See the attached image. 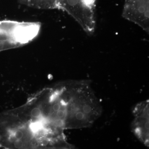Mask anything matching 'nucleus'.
I'll use <instances>...</instances> for the list:
<instances>
[{"label":"nucleus","instance_id":"nucleus-1","mask_svg":"<svg viewBox=\"0 0 149 149\" xmlns=\"http://www.w3.org/2000/svg\"><path fill=\"white\" fill-rule=\"evenodd\" d=\"M41 29L40 22L0 20V52L29 44L39 36Z\"/></svg>","mask_w":149,"mask_h":149},{"label":"nucleus","instance_id":"nucleus-2","mask_svg":"<svg viewBox=\"0 0 149 149\" xmlns=\"http://www.w3.org/2000/svg\"><path fill=\"white\" fill-rule=\"evenodd\" d=\"M135 118L132 124V130L142 143L148 146L149 102H141L133 110Z\"/></svg>","mask_w":149,"mask_h":149},{"label":"nucleus","instance_id":"nucleus-3","mask_svg":"<svg viewBox=\"0 0 149 149\" xmlns=\"http://www.w3.org/2000/svg\"><path fill=\"white\" fill-rule=\"evenodd\" d=\"M94 2V0H58V9L66 11L83 27L84 13L93 15Z\"/></svg>","mask_w":149,"mask_h":149},{"label":"nucleus","instance_id":"nucleus-4","mask_svg":"<svg viewBox=\"0 0 149 149\" xmlns=\"http://www.w3.org/2000/svg\"><path fill=\"white\" fill-rule=\"evenodd\" d=\"M58 0H18L21 4L31 8L41 10L58 9Z\"/></svg>","mask_w":149,"mask_h":149},{"label":"nucleus","instance_id":"nucleus-5","mask_svg":"<svg viewBox=\"0 0 149 149\" xmlns=\"http://www.w3.org/2000/svg\"><path fill=\"white\" fill-rule=\"evenodd\" d=\"M41 111L39 108H35L31 111V116L33 118H39L41 116Z\"/></svg>","mask_w":149,"mask_h":149},{"label":"nucleus","instance_id":"nucleus-6","mask_svg":"<svg viewBox=\"0 0 149 149\" xmlns=\"http://www.w3.org/2000/svg\"><path fill=\"white\" fill-rule=\"evenodd\" d=\"M23 136H24V134L21 130H17L15 132L14 134L15 137L17 140H20L22 139Z\"/></svg>","mask_w":149,"mask_h":149},{"label":"nucleus","instance_id":"nucleus-7","mask_svg":"<svg viewBox=\"0 0 149 149\" xmlns=\"http://www.w3.org/2000/svg\"><path fill=\"white\" fill-rule=\"evenodd\" d=\"M61 108V104L59 102H57L55 103L52 106V109L54 111L57 112Z\"/></svg>","mask_w":149,"mask_h":149},{"label":"nucleus","instance_id":"nucleus-8","mask_svg":"<svg viewBox=\"0 0 149 149\" xmlns=\"http://www.w3.org/2000/svg\"><path fill=\"white\" fill-rule=\"evenodd\" d=\"M14 146L15 148H20L23 147V143L20 140H17L15 142Z\"/></svg>","mask_w":149,"mask_h":149}]
</instances>
